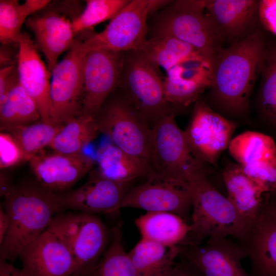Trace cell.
Segmentation results:
<instances>
[{
    "label": "cell",
    "instance_id": "obj_20",
    "mask_svg": "<svg viewBox=\"0 0 276 276\" xmlns=\"http://www.w3.org/2000/svg\"><path fill=\"white\" fill-rule=\"evenodd\" d=\"M238 240L257 276H276V216L268 201L259 215L248 223Z\"/></svg>",
    "mask_w": 276,
    "mask_h": 276
},
{
    "label": "cell",
    "instance_id": "obj_9",
    "mask_svg": "<svg viewBox=\"0 0 276 276\" xmlns=\"http://www.w3.org/2000/svg\"><path fill=\"white\" fill-rule=\"evenodd\" d=\"M95 118L100 132L109 136L116 146L149 165L151 128L117 89L109 96Z\"/></svg>",
    "mask_w": 276,
    "mask_h": 276
},
{
    "label": "cell",
    "instance_id": "obj_4",
    "mask_svg": "<svg viewBox=\"0 0 276 276\" xmlns=\"http://www.w3.org/2000/svg\"><path fill=\"white\" fill-rule=\"evenodd\" d=\"M149 166V173L188 185L213 172L212 166L191 149L176 122L175 113L166 116L151 128Z\"/></svg>",
    "mask_w": 276,
    "mask_h": 276
},
{
    "label": "cell",
    "instance_id": "obj_7",
    "mask_svg": "<svg viewBox=\"0 0 276 276\" xmlns=\"http://www.w3.org/2000/svg\"><path fill=\"white\" fill-rule=\"evenodd\" d=\"M171 1L130 0L102 32L86 35L81 44L83 52L98 49L123 53L142 51L148 40L149 16Z\"/></svg>",
    "mask_w": 276,
    "mask_h": 276
},
{
    "label": "cell",
    "instance_id": "obj_39",
    "mask_svg": "<svg viewBox=\"0 0 276 276\" xmlns=\"http://www.w3.org/2000/svg\"><path fill=\"white\" fill-rule=\"evenodd\" d=\"M18 81L17 63L1 67L0 103L5 99L11 89Z\"/></svg>",
    "mask_w": 276,
    "mask_h": 276
},
{
    "label": "cell",
    "instance_id": "obj_38",
    "mask_svg": "<svg viewBox=\"0 0 276 276\" xmlns=\"http://www.w3.org/2000/svg\"><path fill=\"white\" fill-rule=\"evenodd\" d=\"M258 17L264 28L276 36V0L259 1Z\"/></svg>",
    "mask_w": 276,
    "mask_h": 276
},
{
    "label": "cell",
    "instance_id": "obj_44",
    "mask_svg": "<svg viewBox=\"0 0 276 276\" xmlns=\"http://www.w3.org/2000/svg\"><path fill=\"white\" fill-rule=\"evenodd\" d=\"M268 206H269L271 211L276 216V202L275 203H274V202L270 203L268 201Z\"/></svg>",
    "mask_w": 276,
    "mask_h": 276
},
{
    "label": "cell",
    "instance_id": "obj_30",
    "mask_svg": "<svg viewBox=\"0 0 276 276\" xmlns=\"http://www.w3.org/2000/svg\"><path fill=\"white\" fill-rule=\"evenodd\" d=\"M48 0L0 1V41L3 45L17 44L21 28L31 15L45 8Z\"/></svg>",
    "mask_w": 276,
    "mask_h": 276
},
{
    "label": "cell",
    "instance_id": "obj_8",
    "mask_svg": "<svg viewBox=\"0 0 276 276\" xmlns=\"http://www.w3.org/2000/svg\"><path fill=\"white\" fill-rule=\"evenodd\" d=\"M65 243L76 264L75 276H88L106 251L107 228L100 218L83 212L57 214L49 226Z\"/></svg>",
    "mask_w": 276,
    "mask_h": 276
},
{
    "label": "cell",
    "instance_id": "obj_1",
    "mask_svg": "<svg viewBox=\"0 0 276 276\" xmlns=\"http://www.w3.org/2000/svg\"><path fill=\"white\" fill-rule=\"evenodd\" d=\"M266 50L263 35L257 31L219 51L214 60L211 94L222 111L234 116L248 112Z\"/></svg>",
    "mask_w": 276,
    "mask_h": 276
},
{
    "label": "cell",
    "instance_id": "obj_34",
    "mask_svg": "<svg viewBox=\"0 0 276 276\" xmlns=\"http://www.w3.org/2000/svg\"><path fill=\"white\" fill-rule=\"evenodd\" d=\"M130 0H87L82 11L72 20L73 28L78 36L91 32L96 25L110 20Z\"/></svg>",
    "mask_w": 276,
    "mask_h": 276
},
{
    "label": "cell",
    "instance_id": "obj_5",
    "mask_svg": "<svg viewBox=\"0 0 276 276\" xmlns=\"http://www.w3.org/2000/svg\"><path fill=\"white\" fill-rule=\"evenodd\" d=\"M189 189L192 208V230L186 244L199 245L204 239L211 237L239 239L242 236L248 221L208 177L190 182Z\"/></svg>",
    "mask_w": 276,
    "mask_h": 276
},
{
    "label": "cell",
    "instance_id": "obj_11",
    "mask_svg": "<svg viewBox=\"0 0 276 276\" xmlns=\"http://www.w3.org/2000/svg\"><path fill=\"white\" fill-rule=\"evenodd\" d=\"M237 126L235 122L214 111L199 98L195 102L184 133L195 155L205 163L217 167L220 156L228 148Z\"/></svg>",
    "mask_w": 276,
    "mask_h": 276
},
{
    "label": "cell",
    "instance_id": "obj_27",
    "mask_svg": "<svg viewBox=\"0 0 276 276\" xmlns=\"http://www.w3.org/2000/svg\"><path fill=\"white\" fill-rule=\"evenodd\" d=\"M141 51L152 64L159 68L163 67L166 72L186 61L211 59L204 56L190 44L169 36L148 39Z\"/></svg>",
    "mask_w": 276,
    "mask_h": 276
},
{
    "label": "cell",
    "instance_id": "obj_17",
    "mask_svg": "<svg viewBox=\"0 0 276 276\" xmlns=\"http://www.w3.org/2000/svg\"><path fill=\"white\" fill-rule=\"evenodd\" d=\"M37 182L53 193H61L88 173L94 162L82 152L37 154L30 160Z\"/></svg>",
    "mask_w": 276,
    "mask_h": 276
},
{
    "label": "cell",
    "instance_id": "obj_29",
    "mask_svg": "<svg viewBox=\"0 0 276 276\" xmlns=\"http://www.w3.org/2000/svg\"><path fill=\"white\" fill-rule=\"evenodd\" d=\"M99 132L95 117L81 113L64 125L49 147L55 152H80Z\"/></svg>",
    "mask_w": 276,
    "mask_h": 276
},
{
    "label": "cell",
    "instance_id": "obj_10",
    "mask_svg": "<svg viewBox=\"0 0 276 276\" xmlns=\"http://www.w3.org/2000/svg\"><path fill=\"white\" fill-rule=\"evenodd\" d=\"M84 33L78 35L73 46L51 72L50 96L51 122L64 125L81 113L83 95L81 44Z\"/></svg>",
    "mask_w": 276,
    "mask_h": 276
},
{
    "label": "cell",
    "instance_id": "obj_3",
    "mask_svg": "<svg viewBox=\"0 0 276 276\" xmlns=\"http://www.w3.org/2000/svg\"><path fill=\"white\" fill-rule=\"evenodd\" d=\"M206 0L172 1L151 15L148 39L169 36L214 60L223 40L205 13Z\"/></svg>",
    "mask_w": 276,
    "mask_h": 276
},
{
    "label": "cell",
    "instance_id": "obj_28",
    "mask_svg": "<svg viewBox=\"0 0 276 276\" xmlns=\"http://www.w3.org/2000/svg\"><path fill=\"white\" fill-rule=\"evenodd\" d=\"M39 119L41 117L36 102L18 81L0 103L1 131L31 124Z\"/></svg>",
    "mask_w": 276,
    "mask_h": 276
},
{
    "label": "cell",
    "instance_id": "obj_23",
    "mask_svg": "<svg viewBox=\"0 0 276 276\" xmlns=\"http://www.w3.org/2000/svg\"><path fill=\"white\" fill-rule=\"evenodd\" d=\"M222 176L229 201L248 223L255 219L268 201L264 198L267 194L244 173L238 164L228 163Z\"/></svg>",
    "mask_w": 276,
    "mask_h": 276
},
{
    "label": "cell",
    "instance_id": "obj_33",
    "mask_svg": "<svg viewBox=\"0 0 276 276\" xmlns=\"http://www.w3.org/2000/svg\"><path fill=\"white\" fill-rule=\"evenodd\" d=\"M64 125L48 124L42 120L6 131L21 148L25 161H29L47 146H49Z\"/></svg>",
    "mask_w": 276,
    "mask_h": 276
},
{
    "label": "cell",
    "instance_id": "obj_13",
    "mask_svg": "<svg viewBox=\"0 0 276 276\" xmlns=\"http://www.w3.org/2000/svg\"><path fill=\"white\" fill-rule=\"evenodd\" d=\"M143 184L125 194L122 208L175 214L188 222L192 203L189 185L150 173Z\"/></svg>",
    "mask_w": 276,
    "mask_h": 276
},
{
    "label": "cell",
    "instance_id": "obj_31",
    "mask_svg": "<svg viewBox=\"0 0 276 276\" xmlns=\"http://www.w3.org/2000/svg\"><path fill=\"white\" fill-rule=\"evenodd\" d=\"M231 156L241 166L276 159V145L269 136L257 131L244 132L231 141Z\"/></svg>",
    "mask_w": 276,
    "mask_h": 276
},
{
    "label": "cell",
    "instance_id": "obj_42",
    "mask_svg": "<svg viewBox=\"0 0 276 276\" xmlns=\"http://www.w3.org/2000/svg\"><path fill=\"white\" fill-rule=\"evenodd\" d=\"M9 227V218L3 206L0 207V244L3 241Z\"/></svg>",
    "mask_w": 276,
    "mask_h": 276
},
{
    "label": "cell",
    "instance_id": "obj_12",
    "mask_svg": "<svg viewBox=\"0 0 276 276\" xmlns=\"http://www.w3.org/2000/svg\"><path fill=\"white\" fill-rule=\"evenodd\" d=\"M123 62V52L98 49L85 53L81 114L96 117L109 96L118 88Z\"/></svg>",
    "mask_w": 276,
    "mask_h": 276
},
{
    "label": "cell",
    "instance_id": "obj_32",
    "mask_svg": "<svg viewBox=\"0 0 276 276\" xmlns=\"http://www.w3.org/2000/svg\"><path fill=\"white\" fill-rule=\"evenodd\" d=\"M122 222L111 229L112 241L99 264L88 276H136L135 268L122 240Z\"/></svg>",
    "mask_w": 276,
    "mask_h": 276
},
{
    "label": "cell",
    "instance_id": "obj_21",
    "mask_svg": "<svg viewBox=\"0 0 276 276\" xmlns=\"http://www.w3.org/2000/svg\"><path fill=\"white\" fill-rule=\"evenodd\" d=\"M214 60L206 59L181 63L167 71L164 78L166 99L174 106L187 107L196 102L201 94L211 88Z\"/></svg>",
    "mask_w": 276,
    "mask_h": 276
},
{
    "label": "cell",
    "instance_id": "obj_16",
    "mask_svg": "<svg viewBox=\"0 0 276 276\" xmlns=\"http://www.w3.org/2000/svg\"><path fill=\"white\" fill-rule=\"evenodd\" d=\"M19 258L29 276H75L76 264L65 243L49 227L28 244Z\"/></svg>",
    "mask_w": 276,
    "mask_h": 276
},
{
    "label": "cell",
    "instance_id": "obj_14",
    "mask_svg": "<svg viewBox=\"0 0 276 276\" xmlns=\"http://www.w3.org/2000/svg\"><path fill=\"white\" fill-rule=\"evenodd\" d=\"M180 247V255L202 276H249L241 264L247 253L239 241L211 237L204 245L186 244Z\"/></svg>",
    "mask_w": 276,
    "mask_h": 276
},
{
    "label": "cell",
    "instance_id": "obj_19",
    "mask_svg": "<svg viewBox=\"0 0 276 276\" xmlns=\"http://www.w3.org/2000/svg\"><path fill=\"white\" fill-rule=\"evenodd\" d=\"M72 20L64 12L50 9L32 15L26 22L34 35L35 45L43 54L51 73L59 57L68 51L77 40L78 36L74 31Z\"/></svg>",
    "mask_w": 276,
    "mask_h": 276
},
{
    "label": "cell",
    "instance_id": "obj_41",
    "mask_svg": "<svg viewBox=\"0 0 276 276\" xmlns=\"http://www.w3.org/2000/svg\"><path fill=\"white\" fill-rule=\"evenodd\" d=\"M0 276H29L8 261L0 259Z\"/></svg>",
    "mask_w": 276,
    "mask_h": 276
},
{
    "label": "cell",
    "instance_id": "obj_43",
    "mask_svg": "<svg viewBox=\"0 0 276 276\" xmlns=\"http://www.w3.org/2000/svg\"><path fill=\"white\" fill-rule=\"evenodd\" d=\"M12 186L6 175L3 172L1 173V196H4L9 189Z\"/></svg>",
    "mask_w": 276,
    "mask_h": 276
},
{
    "label": "cell",
    "instance_id": "obj_15",
    "mask_svg": "<svg viewBox=\"0 0 276 276\" xmlns=\"http://www.w3.org/2000/svg\"><path fill=\"white\" fill-rule=\"evenodd\" d=\"M131 183H118L104 178L95 172L87 181L75 190L54 193L61 212L73 210L94 214H117L122 208L123 198Z\"/></svg>",
    "mask_w": 276,
    "mask_h": 276
},
{
    "label": "cell",
    "instance_id": "obj_45",
    "mask_svg": "<svg viewBox=\"0 0 276 276\" xmlns=\"http://www.w3.org/2000/svg\"><path fill=\"white\" fill-rule=\"evenodd\" d=\"M270 117L273 120V121L276 124V109L274 110V111L272 112V113L271 114Z\"/></svg>",
    "mask_w": 276,
    "mask_h": 276
},
{
    "label": "cell",
    "instance_id": "obj_25",
    "mask_svg": "<svg viewBox=\"0 0 276 276\" xmlns=\"http://www.w3.org/2000/svg\"><path fill=\"white\" fill-rule=\"evenodd\" d=\"M181 252L180 245L168 247L141 239L129 253L136 276H171Z\"/></svg>",
    "mask_w": 276,
    "mask_h": 276
},
{
    "label": "cell",
    "instance_id": "obj_18",
    "mask_svg": "<svg viewBox=\"0 0 276 276\" xmlns=\"http://www.w3.org/2000/svg\"><path fill=\"white\" fill-rule=\"evenodd\" d=\"M17 47L16 62L19 83L36 102L41 120L51 124V73L41 60L34 41L28 33H21L17 40Z\"/></svg>",
    "mask_w": 276,
    "mask_h": 276
},
{
    "label": "cell",
    "instance_id": "obj_40",
    "mask_svg": "<svg viewBox=\"0 0 276 276\" xmlns=\"http://www.w3.org/2000/svg\"><path fill=\"white\" fill-rule=\"evenodd\" d=\"M171 276H202L199 272L186 259L178 263Z\"/></svg>",
    "mask_w": 276,
    "mask_h": 276
},
{
    "label": "cell",
    "instance_id": "obj_36",
    "mask_svg": "<svg viewBox=\"0 0 276 276\" xmlns=\"http://www.w3.org/2000/svg\"><path fill=\"white\" fill-rule=\"evenodd\" d=\"M240 166L244 173L267 194H276V159Z\"/></svg>",
    "mask_w": 276,
    "mask_h": 276
},
{
    "label": "cell",
    "instance_id": "obj_24",
    "mask_svg": "<svg viewBox=\"0 0 276 276\" xmlns=\"http://www.w3.org/2000/svg\"><path fill=\"white\" fill-rule=\"evenodd\" d=\"M141 239L171 247L185 244L192 230L179 216L166 212H147L135 220Z\"/></svg>",
    "mask_w": 276,
    "mask_h": 276
},
{
    "label": "cell",
    "instance_id": "obj_22",
    "mask_svg": "<svg viewBox=\"0 0 276 276\" xmlns=\"http://www.w3.org/2000/svg\"><path fill=\"white\" fill-rule=\"evenodd\" d=\"M259 1L206 0L205 13L222 38L239 40L258 16Z\"/></svg>",
    "mask_w": 276,
    "mask_h": 276
},
{
    "label": "cell",
    "instance_id": "obj_26",
    "mask_svg": "<svg viewBox=\"0 0 276 276\" xmlns=\"http://www.w3.org/2000/svg\"><path fill=\"white\" fill-rule=\"evenodd\" d=\"M149 171V166L145 161L113 144L100 150L98 168L95 172L112 181L131 183L136 178L147 177Z\"/></svg>",
    "mask_w": 276,
    "mask_h": 276
},
{
    "label": "cell",
    "instance_id": "obj_2",
    "mask_svg": "<svg viewBox=\"0 0 276 276\" xmlns=\"http://www.w3.org/2000/svg\"><path fill=\"white\" fill-rule=\"evenodd\" d=\"M4 197L2 206L9 216V227L0 244V259L13 262L60 211L54 193L37 182L12 185Z\"/></svg>",
    "mask_w": 276,
    "mask_h": 276
},
{
    "label": "cell",
    "instance_id": "obj_35",
    "mask_svg": "<svg viewBox=\"0 0 276 276\" xmlns=\"http://www.w3.org/2000/svg\"><path fill=\"white\" fill-rule=\"evenodd\" d=\"M259 94L261 108L270 117L276 109V45L266 48Z\"/></svg>",
    "mask_w": 276,
    "mask_h": 276
},
{
    "label": "cell",
    "instance_id": "obj_6",
    "mask_svg": "<svg viewBox=\"0 0 276 276\" xmlns=\"http://www.w3.org/2000/svg\"><path fill=\"white\" fill-rule=\"evenodd\" d=\"M160 72L141 51L124 53L117 90L144 118L151 128L166 116L175 113L165 96Z\"/></svg>",
    "mask_w": 276,
    "mask_h": 276
},
{
    "label": "cell",
    "instance_id": "obj_37",
    "mask_svg": "<svg viewBox=\"0 0 276 276\" xmlns=\"http://www.w3.org/2000/svg\"><path fill=\"white\" fill-rule=\"evenodd\" d=\"M25 162L24 153L13 137L8 132L0 133V168L1 170Z\"/></svg>",
    "mask_w": 276,
    "mask_h": 276
}]
</instances>
